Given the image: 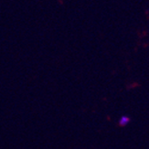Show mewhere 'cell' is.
<instances>
[{
	"label": "cell",
	"instance_id": "obj_1",
	"mask_svg": "<svg viewBox=\"0 0 149 149\" xmlns=\"http://www.w3.org/2000/svg\"><path fill=\"white\" fill-rule=\"evenodd\" d=\"M130 122H131V119H130V117H129V116H127V115H123V116H121V117L119 118V120H118V125L121 127H125V126L128 125Z\"/></svg>",
	"mask_w": 149,
	"mask_h": 149
}]
</instances>
